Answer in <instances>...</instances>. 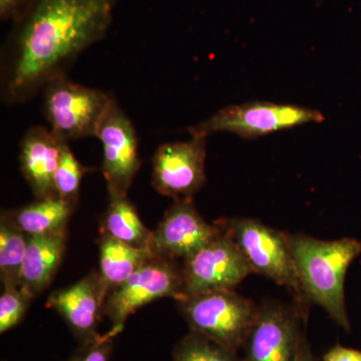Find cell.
<instances>
[{"label": "cell", "instance_id": "22", "mask_svg": "<svg viewBox=\"0 0 361 361\" xmlns=\"http://www.w3.org/2000/svg\"><path fill=\"white\" fill-rule=\"evenodd\" d=\"M32 298L21 286L4 288L0 297V334H6L23 320Z\"/></svg>", "mask_w": 361, "mask_h": 361}, {"label": "cell", "instance_id": "3", "mask_svg": "<svg viewBox=\"0 0 361 361\" xmlns=\"http://www.w3.org/2000/svg\"><path fill=\"white\" fill-rule=\"evenodd\" d=\"M190 331L207 337L231 351L243 348L258 307L232 289H217L177 301Z\"/></svg>", "mask_w": 361, "mask_h": 361}, {"label": "cell", "instance_id": "1", "mask_svg": "<svg viewBox=\"0 0 361 361\" xmlns=\"http://www.w3.org/2000/svg\"><path fill=\"white\" fill-rule=\"evenodd\" d=\"M118 0H35L14 25L4 80L11 103L30 99L108 32Z\"/></svg>", "mask_w": 361, "mask_h": 361}, {"label": "cell", "instance_id": "15", "mask_svg": "<svg viewBox=\"0 0 361 361\" xmlns=\"http://www.w3.org/2000/svg\"><path fill=\"white\" fill-rule=\"evenodd\" d=\"M68 231L27 236V247L23 268L20 286L35 297L44 291L56 275L66 246Z\"/></svg>", "mask_w": 361, "mask_h": 361}, {"label": "cell", "instance_id": "19", "mask_svg": "<svg viewBox=\"0 0 361 361\" xmlns=\"http://www.w3.org/2000/svg\"><path fill=\"white\" fill-rule=\"evenodd\" d=\"M26 247L27 235L2 214L0 222V278L4 288L20 286L21 268Z\"/></svg>", "mask_w": 361, "mask_h": 361}, {"label": "cell", "instance_id": "24", "mask_svg": "<svg viewBox=\"0 0 361 361\" xmlns=\"http://www.w3.org/2000/svg\"><path fill=\"white\" fill-rule=\"evenodd\" d=\"M35 0H0V18L2 20L20 23L32 8Z\"/></svg>", "mask_w": 361, "mask_h": 361}, {"label": "cell", "instance_id": "14", "mask_svg": "<svg viewBox=\"0 0 361 361\" xmlns=\"http://www.w3.org/2000/svg\"><path fill=\"white\" fill-rule=\"evenodd\" d=\"M65 142L51 129L40 126L30 128L21 141V173L37 200L58 197L54 174Z\"/></svg>", "mask_w": 361, "mask_h": 361}, {"label": "cell", "instance_id": "5", "mask_svg": "<svg viewBox=\"0 0 361 361\" xmlns=\"http://www.w3.org/2000/svg\"><path fill=\"white\" fill-rule=\"evenodd\" d=\"M320 111L268 102H252L226 106L208 120L189 129L192 137H207L214 133L229 132L244 139H256L310 123H322Z\"/></svg>", "mask_w": 361, "mask_h": 361}, {"label": "cell", "instance_id": "10", "mask_svg": "<svg viewBox=\"0 0 361 361\" xmlns=\"http://www.w3.org/2000/svg\"><path fill=\"white\" fill-rule=\"evenodd\" d=\"M301 322L293 308L272 303L259 307L242 361H297L304 343Z\"/></svg>", "mask_w": 361, "mask_h": 361}, {"label": "cell", "instance_id": "20", "mask_svg": "<svg viewBox=\"0 0 361 361\" xmlns=\"http://www.w3.org/2000/svg\"><path fill=\"white\" fill-rule=\"evenodd\" d=\"M172 357V361H242L236 353L193 331L176 344Z\"/></svg>", "mask_w": 361, "mask_h": 361}, {"label": "cell", "instance_id": "7", "mask_svg": "<svg viewBox=\"0 0 361 361\" xmlns=\"http://www.w3.org/2000/svg\"><path fill=\"white\" fill-rule=\"evenodd\" d=\"M245 256L252 271L302 297L287 234L252 219L220 220Z\"/></svg>", "mask_w": 361, "mask_h": 361}, {"label": "cell", "instance_id": "25", "mask_svg": "<svg viewBox=\"0 0 361 361\" xmlns=\"http://www.w3.org/2000/svg\"><path fill=\"white\" fill-rule=\"evenodd\" d=\"M323 361H361V351L336 345L325 353Z\"/></svg>", "mask_w": 361, "mask_h": 361}, {"label": "cell", "instance_id": "16", "mask_svg": "<svg viewBox=\"0 0 361 361\" xmlns=\"http://www.w3.org/2000/svg\"><path fill=\"white\" fill-rule=\"evenodd\" d=\"M153 256L148 250L134 248L102 232L99 274L109 293L132 276Z\"/></svg>", "mask_w": 361, "mask_h": 361}, {"label": "cell", "instance_id": "23", "mask_svg": "<svg viewBox=\"0 0 361 361\" xmlns=\"http://www.w3.org/2000/svg\"><path fill=\"white\" fill-rule=\"evenodd\" d=\"M121 332H122L121 330L111 329L106 334H99L90 341L84 342L68 361L110 360L114 343Z\"/></svg>", "mask_w": 361, "mask_h": 361}, {"label": "cell", "instance_id": "9", "mask_svg": "<svg viewBox=\"0 0 361 361\" xmlns=\"http://www.w3.org/2000/svg\"><path fill=\"white\" fill-rule=\"evenodd\" d=\"M206 137L164 144L153 158L152 184L174 201L193 200L206 182Z\"/></svg>", "mask_w": 361, "mask_h": 361}, {"label": "cell", "instance_id": "11", "mask_svg": "<svg viewBox=\"0 0 361 361\" xmlns=\"http://www.w3.org/2000/svg\"><path fill=\"white\" fill-rule=\"evenodd\" d=\"M96 137L103 145V173L109 196H127L141 166L137 135L116 102L106 111Z\"/></svg>", "mask_w": 361, "mask_h": 361}, {"label": "cell", "instance_id": "13", "mask_svg": "<svg viewBox=\"0 0 361 361\" xmlns=\"http://www.w3.org/2000/svg\"><path fill=\"white\" fill-rule=\"evenodd\" d=\"M108 295L99 272L94 271L68 288L54 292L47 305L65 319L78 341L84 343L99 336L97 326L104 315Z\"/></svg>", "mask_w": 361, "mask_h": 361}, {"label": "cell", "instance_id": "21", "mask_svg": "<svg viewBox=\"0 0 361 361\" xmlns=\"http://www.w3.org/2000/svg\"><path fill=\"white\" fill-rule=\"evenodd\" d=\"M87 169L80 165V161L73 155L68 145H63L61 159L56 174H54V188L56 196L61 200L77 205L80 182Z\"/></svg>", "mask_w": 361, "mask_h": 361}, {"label": "cell", "instance_id": "8", "mask_svg": "<svg viewBox=\"0 0 361 361\" xmlns=\"http://www.w3.org/2000/svg\"><path fill=\"white\" fill-rule=\"evenodd\" d=\"M220 227L218 236L184 260L182 274L185 297L217 289H232L253 273L229 233Z\"/></svg>", "mask_w": 361, "mask_h": 361}, {"label": "cell", "instance_id": "18", "mask_svg": "<svg viewBox=\"0 0 361 361\" xmlns=\"http://www.w3.org/2000/svg\"><path fill=\"white\" fill-rule=\"evenodd\" d=\"M109 204L103 219L102 232L111 235L134 248L149 250L152 233L137 215L127 196H109Z\"/></svg>", "mask_w": 361, "mask_h": 361}, {"label": "cell", "instance_id": "2", "mask_svg": "<svg viewBox=\"0 0 361 361\" xmlns=\"http://www.w3.org/2000/svg\"><path fill=\"white\" fill-rule=\"evenodd\" d=\"M302 297L322 306L342 329L349 331L344 282L353 261L361 253L358 240L323 241L305 235H287Z\"/></svg>", "mask_w": 361, "mask_h": 361}, {"label": "cell", "instance_id": "6", "mask_svg": "<svg viewBox=\"0 0 361 361\" xmlns=\"http://www.w3.org/2000/svg\"><path fill=\"white\" fill-rule=\"evenodd\" d=\"M166 297L176 301L184 298L182 267L172 259L153 256L109 293L104 313L110 319L111 329L123 331L130 315L146 304Z\"/></svg>", "mask_w": 361, "mask_h": 361}, {"label": "cell", "instance_id": "26", "mask_svg": "<svg viewBox=\"0 0 361 361\" xmlns=\"http://www.w3.org/2000/svg\"><path fill=\"white\" fill-rule=\"evenodd\" d=\"M297 361H315L312 355H311L310 346L307 345L305 341H304L302 349H301L300 355H299Z\"/></svg>", "mask_w": 361, "mask_h": 361}, {"label": "cell", "instance_id": "12", "mask_svg": "<svg viewBox=\"0 0 361 361\" xmlns=\"http://www.w3.org/2000/svg\"><path fill=\"white\" fill-rule=\"evenodd\" d=\"M220 232V225L207 223L192 200L175 201L152 233L149 250L154 256L184 261L212 241Z\"/></svg>", "mask_w": 361, "mask_h": 361}, {"label": "cell", "instance_id": "4", "mask_svg": "<svg viewBox=\"0 0 361 361\" xmlns=\"http://www.w3.org/2000/svg\"><path fill=\"white\" fill-rule=\"evenodd\" d=\"M44 111L51 130L59 139L96 137L115 99L103 90L73 82L66 75L44 85Z\"/></svg>", "mask_w": 361, "mask_h": 361}, {"label": "cell", "instance_id": "17", "mask_svg": "<svg viewBox=\"0 0 361 361\" xmlns=\"http://www.w3.org/2000/svg\"><path fill=\"white\" fill-rule=\"evenodd\" d=\"M75 204L56 198L37 200L4 215L27 236L52 234L66 230Z\"/></svg>", "mask_w": 361, "mask_h": 361}]
</instances>
